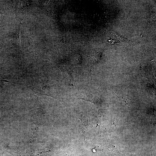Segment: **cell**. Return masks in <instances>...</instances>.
<instances>
[{
  "label": "cell",
  "mask_w": 156,
  "mask_h": 156,
  "mask_svg": "<svg viewBox=\"0 0 156 156\" xmlns=\"http://www.w3.org/2000/svg\"><path fill=\"white\" fill-rule=\"evenodd\" d=\"M110 39L108 40V42L111 44H114L121 42H128L129 41L127 38L118 36L113 33H112L110 35Z\"/></svg>",
  "instance_id": "6da1fadb"
}]
</instances>
